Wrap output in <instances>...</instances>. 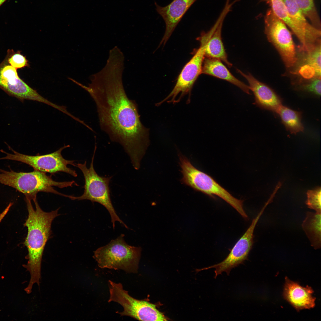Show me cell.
Listing matches in <instances>:
<instances>
[{
    "label": "cell",
    "instance_id": "obj_13",
    "mask_svg": "<svg viewBox=\"0 0 321 321\" xmlns=\"http://www.w3.org/2000/svg\"><path fill=\"white\" fill-rule=\"evenodd\" d=\"M196 0H173L164 7L155 3L157 11L166 24L165 32L160 44L166 43L185 14Z\"/></svg>",
    "mask_w": 321,
    "mask_h": 321
},
{
    "label": "cell",
    "instance_id": "obj_3",
    "mask_svg": "<svg viewBox=\"0 0 321 321\" xmlns=\"http://www.w3.org/2000/svg\"><path fill=\"white\" fill-rule=\"evenodd\" d=\"M0 183L15 189L31 200L36 198L39 192L51 193L69 198L70 196L62 193L53 186L62 188L78 185L74 181L59 182L53 180L45 172L34 170L33 171L15 172L11 169L6 171L0 168Z\"/></svg>",
    "mask_w": 321,
    "mask_h": 321
},
{
    "label": "cell",
    "instance_id": "obj_11",
    "mask_svg": "<svg viewBox=\"0 0 321 321\" xmlns=\"http://www.w3.org/2000/svg\"><path fill=\"white\" fill-rule=\"evenodd\" d=\"M200 46L194 54L184 66L177 78L176 84L170 94L162 101L160 104L166 100L176 103L178 96V102L185 95H190L194 83L199 76L202 74V64L205 57L204 50L206 42L200 40Z\"/></svg>",
    "mask_w": 321,
    "mask_h": 321
},
{
    "label": "cell",
    "instance_id": "obj_17",
    "mask_svg": "<svg viewBox=\"0 0 321 321\" xmlns=\"http://www.w3.org/2000/svg\"><path fill=\"white\" fill-rule=\"evenodd\" d=\"M289 15L304 35L310 50L321 42V30L310 24L293 0H282Z\"/></svg>",
    "mask_w": 321,
    "mask_h": 321
},
{
    "label": "cell",
    "instance_id": "obj_23",
    "mask_svg": "<svg viewBox=\"0 0 321 321\" xmlns=\"http://www.w3.org/2000/svg\"><path fill=\"white\" fill-rule=\"evenodd\" d=\"M312 25L320 30L321 22L314 0H293Z\"/></svg>",
    "mask_w": 321,
    "mask_h": 321
},
{
    "label": "cell",
    "instance_id": "obj_4",
    "mask_svg": "<svg viewBox=\"0 0 321 321\" xmlns=\"http://www.w3.org/2000/svg\"><path fill=\"white\" fill-rule=\"evenodd\" d=\"M124 236L121 234L94 252L93 258L100 268L137 273L141 248L128 245L124 240Z\"/></svg>",
    "mask_w": 321,
    "mask_h": 321
},
{
    "label": "cell",
    "instance_id": "obj_15",
    "mask_svg": "<svg viewBox=\"0 0 321 321\" xmlns=\"http://www.w3.org/2000/svg\"><path fill=\"white\" fill-rule=\"evenodd\" d=\"M237 70L248 81L250 89L254 94L256 104L262 108L276 112L282 104L280 98L274 91L251 74L245 73L238 69Z\"/></svg>",
    "mask_w": 321,
    "mask_h": 321
},
{
    "label": "cell",
    "instance_id": "obj_24",
    "mask_svg": "<svg viewBox=\"0 0 321 321\" xmlns=\"http://www.w3.org/2000/svg\"><path fill=\"white\" fill-rule=\"evenodd\" d=\"M6 57L8 63L17 69L29 66L28 61L20 51L8 50Z\"/></svg>",
    "mask_w": 321,
    "mask_h": 321
},
{
    "label": "cell",
    "instance_id": "obj_16",
    "mask_svg": "<svg viewBox=\"0 0 321 321\" xmlns=\"http://www.w3.org/2000/svg\"><path fill=\"white\" fill-rule=\"evenodd\" d=\"M313 292L310 287H303L298 283L286 278L283 297L297 311L314 307L315 298L312 296Z\"/></svg>",
    "mask_w": 321,
    "mask_h": 321
},
{
    "label": "cell",
    "instance_id": "obj_14",
    "mask_svg": "<svg viewBox=\"0 0 321 321\" xmlns=\"http://www.w3.org/2000/svg\"><path fill=\"white\" fill-rule=\"evenodd\" d=\"M227 14L226 11L222 10L210 30L207 32H203L206 39L204 55L205 57L219 60L230 67L232 64L228 60L221 38L223 23Z\"/></svg>",
    "mask_w": 321,
    "mask_h": 321
},
{
    "label": "cell",
    "instance_id": "obj_8",
    "mask_svg": "<svg viewBox=\"0 0 321 321\" xmlns=\"http://www.w3.org/2000/svg\"><path fill=\"white\" fill-rule=\"evenodd\" d=\"M264 21L265 32L268 40L277 51L285 66H294L297 56L291 33L286 25L271 9L267 11Z\"/></svg>",
    "mask_w": 321,
    "mask_h": 321
},
{
    "label": "cell",
    "instance_id": "obj_9",
    "mask_svg": "<svg viewBox=\"0 0 321 321\" xmlns=\"http://www.w3.org/2000/svg\"><path fill=\"white\" fill-rule=\"evenodd\" d=\"M10 150L13 153L7 152L3 150L0 151L5 154V156L0 160H9L18 161L27 164L33 167L34 170L44 172L54 173L63 172L76 177L77 174L75 170L67 166L68 165L75 166L74 160H67L63 158L61 152L64 149L69 147V145H64L59 149L50 154L43 155L32 156L18 152L7 145Z\"/></svg>",
    "mask_w": 321,
    "mask_h": 321
},
{
    "label": "cell",
    "instance_id": "obj_7",
    "mask_svg": "<svg viewBox=\"0 0 321 321\" xmlns=\"http://www.w3.org/2000/svg\"><path fill=\"white\" fill-rule=\"evenodd\" d=\"M110 296L108 302L114 301L123 308L121 312H116L122 316H128L141 321H166L162 313L155 305L144 300H139L130 296L120 283L109 280Z\"/></svg>",
    "mask_w": 321,
    "mask_h": 321
},
{
    "label": "cell",
    "instance_id": "obj_6",
    "mask_svg": "<svg viewBox=\"0 0 321 321\" xmlns=\"http://www.w3.org/2000/svg\"><path fill=\"white\" fill-rule=\"evenodd\" d=\"M96 149L95 146L89 168L86 166V161L83 164H75V166L81 170L84 177V191L80 196H71L69 198L73 200H88L93 203L97 202L100 204L109 212L113 229H114L116 221L128 229L126 225L117 215L111 201L109 184L112 177H101L98 174L94 169L93 162Z\"/></svg>",
    "mask_w": 321,
    "mask_h": 321
},
{
    "label": "cell",
    "instance_id": "obj_2",
    "mask_svg": "<svg viewBox=\"0 0 321 321\" xmlns=\"http://www.w3.org/2000/svg\"><path fill=\"white\" fill-rule=\"evenodd\" d=\"M28 213L24 226L28 229L24 244L28 251V262L24 267L30 273L31 278L26 288L31 292L34 284L40 285L41 264L43 251L51 234V225L54 219L59 215V209L51 212H44L41 209L36 198L34 201L35 209L31 200L25 198Z\"/></svg>",
    "mask_w": 321,
    "mask_h": 321
},
{
    "label": "cell",
    "instance_id": "obj_21",
    "mask_svg": "<svg viewBox=\"0 0 321 321\" xmlns=\"http://www.w3.org/2000/svg\"><path fill=\"white\" fill-rule=\"evenodd\" d=\"M287 129L291 133H296L303 131L304 127L301 122V114L282 105L277 111Z\"/></svg>",
    "mask_w": 321,
    "mask_h": 321
},
{
    "label": "cell",
    "instance_id": "obj_27",
    "mask_svg": "<svg viewBox=\"0 0 321 321\" xmlns=\"http://www.w3.org/2000/svg\"><path fill=\"white\" fill-rule=\"evenodd\" d=\"M7 0H0V7Z\"/></svg>",
    "mask_w": 321,
    "mask_h": 321
},
{
    "label": "cell",
    "instance_id": "obj_10",
    "mask_svg": "<svg viewBox=\"0 0 321 321\" xmlns=\"http://www.w3.org/2000/svg\"><path fill=\"white\" fill-rule=\"evenodd\" d=\"M0 88L22 102L29 100L43 103L56 109L59 106L39 94L19 76L17 69L10 65L6 57L0 63Z\"/></svg>",
    "mask_w": 321,
    "mask_h": 321
},
{
    "label": "cell",
    "instance_id": "obj_5",
    "mask_svg": "<svg viewBox=\"0 0 321 321\" xmlns=\"http://www.w3.org/2000/svg\"><path fill=\"white\" fill-rule=\"evenodd\" d=\"M179 158L182 183L212 197L215 195L219 197L235 209L244 219H248L243 200L233 196L212 177L195 167L187 158L182 155Z\"/></svg>",
    "mask_w": 321,
    "mask_h": 321
},
{
    "label": "cell",
    "instance_id": "obj_12",
    "mask_svg": "<svg viewBox=\"0 0 321 321\" xmlns=\"http://www.w3.org/2000/svg\"><path fill=\"white\" fill-rule=\"evenodd\" d=\"M268 205L266 203L246 232L237 242L231 249L226 258L219 263L200 270H207L215 268V276H217L223 272L229 275L231 269L239 265L242 264L248 259L249 253L252 248L253 243V233L256 226L259 220Z\"/></svg>",
    "mask_w": 321,
    "mask_h": 321
},
{
    "label": "cell",
    "instance_id": "obj_18",
    "mask_svg": "<svg viewBox=\"0 0 321 321\" xmlns=\"http://www.w3.org/2000/svg\"><path fill=\"white\" fill-rule=\"evenodd\" d=\"M202 73L225 80L237 86L246 93L250 94L249 86L235 77L219 60L205 57Z\"/></svg>",
    "mask_w": 321,
    "mask_h": 321
},
{
    "label": "cell",
    "instance_id": "obj_20",
    "mask_svg": "<svg viewBox=\"0 0 321 321\" xmlns=\"http://www.w3.org/2000/svg\"><path fill=\"white\" fill-rule=\"evenodd\" d=\"M321 213L307 212L302 226L311 245L315 249L320 248L321 245Z\"/></svg>",
    "mask_w": 321,
    "mask_h": 321
},
{
    "label": "cell",
    "instance_id": "obj_26",
    "mask_svg": "<svg viewBox=\"0 0 321 321\" xmlns=\"http://www.w3.org/2000/svg\"><path fill=\"white\" fill-rule=\"evenodd\" d=\"M321 78H315L302 86L303 90L318 96L321 95Z\"/></svg>",
    "mask_w": 321,
    "mask_h": 321
},
{
    "label": "cell",
    "instance_id": "obj_19",
    "mask_svg": "<svg viewBox=\"0 0 321 321\" xmlns=\"http://www.w3.org/2000/svg\"><path fill=\"white\" fill-rule=\"evenodd\" d=\"M321 42L308 51L304 63L299 70V74L305 78H321Z\"/></svg>",
    "mask_w": 321,
    "mask_h": 321
},
{
    "label": "cell",
    "instance_id": "obj_1",
    "mask_svg": "<svg viewBox=\"0 0 321 321\" xmlns=\"http://www.w3.org/2000/svg\"><path fill=\"white\" fill-rule=\"evenodd\" d=\"M124 62L107 61L104 67L91 77L85 86L74 82L87 91L95 103L100 127L113 141L119 143L132 164H139L149 143L148 130L141 123L137 104L127 97L122 75Z\"/></svg>",
    "mask_w": 321,
    "mask_h": 321
},
{
    "label": "cell",
    "instance_id": "obj_22",
    "mask_svg": "<svg viewBox=\"0 0 321 321\" xmlns=\"http://www.w3.org/2000/svg\"><path fill=\"white\" fill-rule=\"evenodd\" d=\"M271 9L275 14L291 29L298 38H301L302 33L298 26L289 16L282 0H270Z\"/></svg>",
    "mask_w": 321,
    "mask_h": 321
},
{
    "label": "cell",
    "instance_id": "obj_25",
    "mask_svg": "<svg viewBox=\"0 0 321 321\" xmlns=\"http://www.w3.org/2000/svg\"><path fill=\"white\" fill-rule=\"evenodd\" d=\"M307 195V199L306 203L308 207L314 210L315 212L321 213L320 188L308 191Z\"/></svg>",
    "mask_w": 321,
    "mask_h": 321
}]
</instances>
